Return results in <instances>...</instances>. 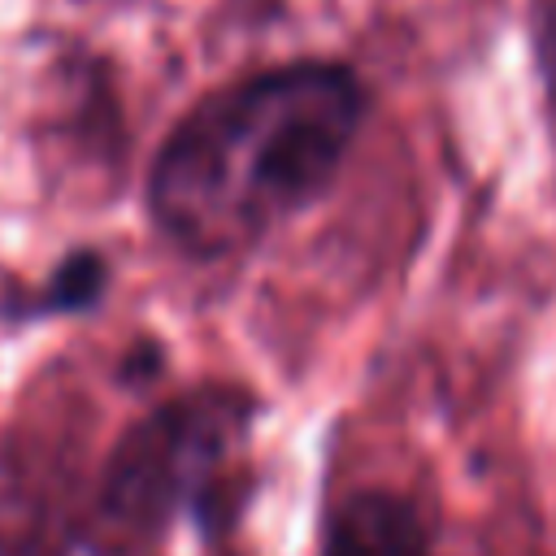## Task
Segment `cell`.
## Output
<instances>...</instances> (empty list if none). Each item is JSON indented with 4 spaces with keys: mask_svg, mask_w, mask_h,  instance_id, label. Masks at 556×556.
Instances as JSON below:
<instances>
[{
    "mask_svg": "<svg viewBox=\"0 0 556 556\" xmlns=\"http://www.w3.org/2000/svg\"><path fill=\"white\" fill-rule=\"evenodd\" d=\"M361 117V83L326 61H295L213 91L152 161L156 230L195 261L256 243L330 187Z\"/></svg>",
    "mask_w": 556,
    "mask_h": 556,
    "instance_id": "cell-1",
    "label": "cell"
},
{
    "mask_svg": "<svg viewBox=\"0 0 556 556\" xmlns=\"http://www.w3.org/2000/svg\"><path fill=\"white\" fill-rule=\"evenodd\" d=\"M252 426V400L230 387L178 395L135 421L100 486V513L130 534H161L174 517L208 521L230 447Z\"/></svg>",
    "mask_w": 556,
    "mask_h": 556,
    "instance_id": "cell-2",
    "label": "cell"
},
{
    "mask_svg": "<svg viewBox=\"0 0 556 556\" xmlns=\"http://www.w3.org/2000/svg\"><path fill=\"white\" fill-rule=\"evenodd\" d=\"M317 556H430V530L400 491H352L321 530Z\"/></svg>",
    "mask_w": 556,
    "mask_h": 556,
    "instance_id": "cell-3",
    "label": "cell"
},
{
    "mask_svg": "<svg viewBox=\"0 0 556 556\" xmlns=\"http://www.w3.org/2000/svg\"><path fill=\"white\" fill-rule=\"evenodd\" d=\"M534 52H539V74H543V96H547V117H552V139H556V0H543L539 9Z\"/></svg>",
    "mask_w": 556,
    "mask_h": 556,
    "instance_id": "cell-4",
    "label": "cell"
}]
</instances>
